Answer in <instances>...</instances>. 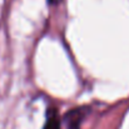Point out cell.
I'll return each instance as SVG.
<instances>
[{
    "mask_svg": "<svg viewBox=\"0 0 129 129\" xmlns=\"http://www.w3.org/2000/svg\"><path fill=\"white\" fill-rule=\"evenodd\" d=\"M86 114V109L83 108H78V109H73L70 110L64 120H65V124H67V128L68 129H80V124L84 119Z\"/></svg>",
    "mask_w": 129,
    "mask_h": 129,
    "instance_id": "cell-1",
    "label": "cell"
},
{
    "mask_svg": "<svg viewBox=\"0 0 129 129\" xmlns=\"http://www.w3.org/2000/svg\"><path fill=\"white\" fill-rule=\"evenodd\" d=\"M43 129H61L59 114L55 108H50L46 112V119H45Z\"/></svg>",
    "mask_w": 129,
    "mask_h": 129,
    "instance_id": "cell-2",
    "label": "cell"
}]
</instances>
